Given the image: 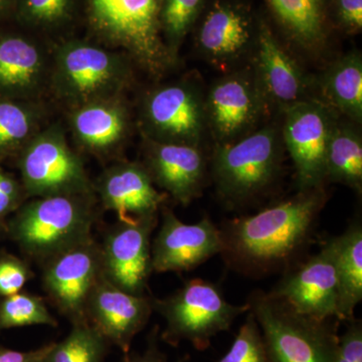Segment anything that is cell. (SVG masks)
<instances>
[{
    "instance_id": "52a82bcc",
    "label": "cell",
    "mask_w": 362,
    "mask_h": 362,
    "mask_svg": "<svg viewBox=\"0 0 362 362\" xmlns=\"http://www.w3.org/2000/svg\"><path fill=\"white\" fill-rule=\"evenodd\" d=\"M153 309L166 321L161 334L164 342L176 347L188 341L204 351L216 335L230 329L238 317L247 313L250 306L228 303L218 285L197 278L171 296L153 300Z\"/></svg>"
},
{
    "instance_id": "ab89813d",
    "label": "cell",
    "mask_w": 362,
    "mask_h": 362,
    "mask_svg": "<svg viewBox=\"0 0 362 362\" xmlns=\"http://www.w3.org/2000/svg\"><path fill=\"white\" fill-rule=\"evenodd\" d=\"M188 361V356H183L182 358H180V361L176 362H185Z\"/></svg>"
},
{
    "instance_id": "2e32d148",
    "label": "cell",
    "mask_w": 362,
    "mask_h": 362,
    "mask_svg": "<svg viewBox=\"0 0 362 362\" xmlns=\"http://www.w3.org/2000/svg\"><path fill=\"white\" fill-rule=\"evenodd\" d=\"M153 310V300L149 297L124 291L101 276L90 293L86 316L88 322L126 356Z\"/></svg>"
},
{
    "instance_id": "1f68e13d",
    "label": "cell",
    "mask_w": 362,
    "mask_h": 362,
    "mask_svg": "<svg viewBox=\"0 0 362 362\" xmlns=\"http://www.w3.org/2000/svg\"><path fill=\"white\" fill-rule=\"evenodd\" d=\"M247 314L230 350L218 362H268L259 324L252 312Z\"/></svg>"
},
{
    "instance_id": "ac0fdd59",
    "label": "cell",
    "mask_w": 362,
    "mask_h": 362,
    "mask_svg": "<svg viewBox=\"0 0 362 362\" xmlns=\"http://www.w3.org/2000/svg\"><path fill=\"white\" fill-rule=\"evenodd\" d=\"M52 51L18 33H0V98L40 101L49 88Z\"/></svg>"
},
{
    "instance_id": "d4e9b609",
    "label": "cell",
    "mask_w": 362,
    "mask_h": 362,
    "mask_svg": "<svg viewBox=\"0 0 362 362\" xmlns=\"http://www.w3.org/2000/svg\"><path fill=\"white\" fill-rule=\"evenodd\" d=\"M337 239L338 319H354V309L362 300V228L352 223Z\"/></svg>"
},
{
    "instance_id": "74e56055",
    "label": "cell",
    "mask_w": 362,
    "mask_h": 362,
    "mask_svg": "<svg viewBox=\"0 0 362 362\" xmlns=\"http://www.w3.org/2000/svg\"><path fill=\"white\" fill-rule=\"evenodd\" d=\"M159 327L152 330L147 349L142 354H132L124 357L123 362H166V356L158 347Z\"/></svg>"
},
{
    "instance_id": "836d02e7",
    "label": "cell",
    "mask_w": 362,
    "mask_h": 362,
    "mask_svg": "<svg viewBox=\"0 0 362 362\" xmlns=\"http://www.w3.org/2000/svg\"><path fill=\"white\" fill-rule=\"evenodd\" d=\"M332 362H362V325L351 319L342 337L338 338Z\"/></svg>"
},
{
    "instance_id": "9a60e30c",
    "label": "cell",
    "mask_w": 362,
    "mask_h": 362,
    "mask_svg": "<svg viewBox=\"0 0 362 362\" xmlns=\"http://www.w3.org/2000/svg\"><path fill=\"white\" fill-rule=\"evenodd\" d=\"M266 104L254 74H232L209 90L204 102L206 122L218 144L235 141L258 122Z\"/></svg>"
},
{
    "instance_id": "d6986e66",
    "label": "cell",
    "mask_w": 362,
    "mask_h": 362,
    "mask_svg": "<svg viewBox=\"0 0 362 362\" xmlns=\"http://www.w3.org/2000/svg\"><path fill=\"white\" fill-rule=\"evenodd\" d=\"M142 164L154 185L178 204L188 206L202 194L206 160L199 146L145 139Z\"/></svg>"
},
{
    "instance_id": "7c38bea8",
    "label": "cell",
    "mask_w": 362,
    "mask_h": 362,
    "mask_svg": "<svg viewBox=\"0 0 362 362\" xmlns=\"http://www.w3.org/2000/svg\"><path fill=\"white\" fill-rule=\"evenodd\" d=\"M270 293L304 315L339 320L335 237L315 256L286 274Z\"/></svg>"
},
{
    "instance_id": "6da1fadb",
    "label": "cell",
    "mask_w": 362,
    "mask_h": 362,
    "mask_svg": "<svg viewBox=\"0 0 362 362\" xmlns=\"http://www.w3.org/2000/svg\"><path fill=\"white\" fill-rule=\"evenodd\" d=\"M326 202L322 187L299 194L252 216L235 218L220 228L228 265L246 275L285 269L310 240Z\"/></svg>"
},
{
    "instance_id": "44dd1931",
    "label": "cell",
    "mask_w": 362,
    "mask_h": 362,
    "mask_svg": "<svg viewBox=\"0 0 362 362\" xmlns=\"http://www.w3.org/2000/svg\"><path fill=\"white\" fill-rule=\"evenodd\" d=\"M254 75L267 103L284 109L307 99V81L295 59L283 49L267 25L256 39Z\"/></svg>"
},
{
    "instance_id": "30bf717a",
    "label": "cell",
    "mask_w": 362,
    "mask_h": 362,
    "mask_svg": "<svg viewBox=\"0 0 362 362\" xmlns=\"http://www.w3.org/2000/svg\"><path fill=\"white\" fill-rule=\"evenodd\" d=\"M282 137L294 164L300 190L322 187L325 159L337 120L322 102L305 99L283 110Z\"/></svg>"
},
{
    "instance_id": "e575fe53",
    "label": "cell",
    "mask_w": 362,
    "mask_h": 362,
    "mask_svg": "<svg viewBox=\"0 0 362 362\" xmlns=\"http://www.w3.org/2000/svg\"><path fill=\"white\" fill-rule=\"evenodd\" d=\"M26 197L21 182L0 169V225L6 216L23 206Z\"/></svg>"
},
{
    "instance_id": "4fadbf2b",
    "label": "cell",
    "mask_w": 362,
    "mask_h": 362,
    "mask_svg": "<svg viewBox=\"0 0 362 362\" xmlns=\"http://www.w3.org/2000/svg\"><path fill=\"white\" fill-rule=\"evenodd\" d=\"M157 223L158 216L112 228L100 246L102 277L124 291L144 295L153 272L151 235Z\"/></svg>"
},
{
    "instance_id": "7402d4cb",
    "label": "cell",
    "mask_w": 362,
    "mask_h": 362,
    "mask_svg": "<svg viewBox=\"0 0 362 362\" xmlns=\"http://www.w3.org/2000/svg\"><path fill=\"white\" fill-rule=\"evenodd\" d=\"M197 40V47L209 61L216 65H230L251 47V18L239 6L216 4L202 21Z\"/></svg>"
},
{
    "instance_id": "8fae6325",
    "label": "cell",
    "mask_w": 362,
    "mask_h": 362,
    "mask_svg": "<svg viewBox=\"0 0 362 362\" xmlns=\"http://www.w3.org/2000/svg\"><path fill=\"white\" fill-rule=\"evenodd\" d=\"M44 266V287L57 309L73 325L88 322V301L102 276L99 245L90 240L59 252Z\"/></svg>"
},
{
    "instance_id": "ba28073f",
    "label": "cell",
    "mask_w": 362,
    "mask_h": 362,
    "mask_svg": "<svg viewBox=\"0 0 362 362\" xmlns=\"http://www.w3.org/2000/svg\"><path fill=\"white\" fill-rule=\"evenodd\" d=\"M21 185L28 197L95 194L84 162L59 123L42 128L18 154Z\"/></svg>"
},
{
    "instance_id": "603a6c76",
    "label": "cell",
    "mask_w": 362,
    "mask_h": 362,
    "mask_svg": "<svg viewBox=\"0 0 362 362\" xmlns=\"http://www.w3.org/2000/svg\"><path fill=\"white\" fill-rule=\"evenodd\" d=\"M324 105L330 110L361 122L362 59L358 52H350L337 59L321 78Z\"/></svg>"
},
{
    "instance_id": "5bb4252c",
    "label": "cell",
    "mask_w": 362,
    "mask_h": 362,
    "mask_svg": "<svg viewBox=\"0 0 362 362\" xmlns=\"http://www.w3.org/2000/svg\"><path fill=\"white\" fill-rule=\"evenodd\" d=\"M223 250L220 228L204 216L185 223L173 211L162 207V223L151 245L152 270L156 273L189 271Z\"/></svg>"
},
{
    "instance_id": "83f0119b",
    "label": "cell",
    "mask_w": 362,
    "mask_h": 362,
    "mask_svg": "<svg viewBox=\"0 0 362 362\" xmlns=\"http://www.w3.org/2000/svg\"><path fill=\"white\" fill-rule=\"evenodd\" d=\"M110 346L89 322L75 324L65 339L54 342L45 362H104Z\"/></svg>"
},
{
    "instance_id": "d6a6232c",
    "label": "cell",
    "mask_w": 362,
    "mask_h": 362,
    "mask_svg": "<svg viewBox=\"0 0 362 362\" xmlns=\"http://www.w3.org/2000/svg\"><path fill=\"white\" fill-rule=\"evenodd\" d=\"M32 276L33 272L25 261L13 255H2L0 257V296L20 293Z\"/></svg>"
},
{
    "instance_id": "f1b7e54d",
    "label": "cell",
    "mask_w": 362,
    "mask_h": 362,
    "mask_svg": "<svg viewBox=\"0 0 362 362\" xmlns=\"http://www.w3.org/2000/svg\"><path fill=\"white\" fill-rule=\"evenodd\" d=\"M204 0H160L159 23L162 39L173 58L177 59L183 40L194 28Z\"/></svg>"
},
{
    "instance_id": "3957f363",
    "label": "cell",
    "mask_w": 362,
    "mask_h": 362,
    "mask_svg": "<svg viewBox=\"0 0 362 362\" xmlns=\"http://www.w3.org/2000/svg\"><path fill=\"white\" fill-rule=\"evenodd\" d=\"M159 6L160 0H87L88 23L98 44L159 78L177 63L162 39Z\"/></svg>"
},
{
    "instance_id": "277c9868",
    "label": "cell",
    "mask_w": 362,
    "mask_h": 362,
    "mask_svg": "<svg viewBox=\"0 0 362 362\" xmlns=\"http://www.w3.org/2000/svg\"><path fill=\"white\" fill-rule=\"evenodd\" d=\"M95 202V194L33 197L16 211L9 233L28 257L45 263L93 240Z\"/></svg>"
},
{
    "instance_id": "8992f818",
    "label": "cell",
    "mask_w": 362,
    "mask_h": 362,
    "mask_svg": "<svg viewBox=\"0 0 362 362\" xmlns=\"http://www.w3.org/2000/svg\"><path fill=\"white\" fill-rule=\"evenodd\" d=\"M282 144L273 126L218 144L211 159V175L223 201L238 206L268 189L280 173Z\"/></svg>"
},
{
    "instance_id": "e0dca14e",
    "label": "cell",
    "mask_w": 362,
    "mask_h": 362,
    "mask_svg": "<svg viewBox=\"0 0 362 362\" xmlns=\"http://www.w3.org/2000/svg\"><path fill=\"white\" fill-rule=\"evenodd\" d=\"M94 190L104 209L116 214L122 223L158 216L168 199L165 192L157 190L148 171L138 162H119L107 168Z\"/></svg>"
},
{
    "instance_id": "4dcf8cb0",
    "label": "cell",
    "mask_w": 362,
    "mask_h": 362,
    "mask_svg": "<svg viewBox=\"0 0 362 362\" xmlns=\"http://www.w3.org/2000/svg\"><path fill=\"white\" fill-rule=\"evenodd\" d=\"M32 325L58 326L42 298L20 292L0 301V331Z\"/></svg>"
},
{
    "instance_id": "cb8c5ba5",
    "label": "cell",
    "mask_w": 362,
    "mask_h": 362,
    "mask_svg": "<svg viewBox=\"0 0 362 362\" xmlns=\"http://www.w3.org/2000/svg\"><path fill=\"white\" fill-rule=\"evenodd\" d=\"M272 13L293 42L309 52L326 40L325 0H267Z\"/></svg>"
},
{
    "instance_id": "f546056e",
    "label": "cell",
    "mask_w": 362,
    "mask_h": 362,
    "mask_svg": "<svg viewBox=\"0 0 362 362\" xmlns=\"http://www.w3.org/2000/svg\"><path fill=\"white\" fill-rule=\"evenodd\" d=\"M77 0H16L14 16L25 28L52 30L68 25Z\"/></svg>"
},
{
    "instance_id": "9c48e42d",
    "label": "cell",
    "mask_w": 362,
    "mask_h": 362,
    "mask_svg": "<svg viewBox=\"0 0 362 362\" xmlns=\"http://www.w3.org/2000/svg\"><path fill=\"white\" fill-rule=\"evenodd\" d=\"M206 123L204 99L188 83L157 86L143 98L140 124L145 139L199 146Z\"/></svg>"
},
{
    "instance_id": "ffe728a7",
    "label": "cell",
    "mask_w": 362,
    "mask_h": 362,
    "mask_svg": "<svg viewBox=\"0 0 362 362\" xmlns=\"http://www.w3.org/2000/svg\"><path fill=\"white\" fill-rule=\"evenodd\" d=\"M68 121L78 146L98 157L110 156L121 148L131 131L130 111L123 96L71 109Z\"/></svg>"
},
{
    "instance_id": "5b68a950",
    "label": "cell",
    "mask_w": 362,
    "mask_h": 362,
    "mask_svg": "<svg viewBox=\"0 0 362 362\" xmlns=\"http://www.w3.org/2000/svg\"><path fill=\"white\" fill-rule=\"evenodd\" d=\"M247 304L259 324L268 362H332L339 320L304 315L271 293L252 292Z\"/></svg>"
},
{
    "instance_id": "f35d334b",
    "label": "cell",
    "mask_w": 362,
    "mask_h": 362,
    "mask_svg": "<svg viewBox=\"0 0 362 362\" xmlns=\"http://www.w3.org/2000/svg\"><path fill=\"white\" fill-rule=\"evenodd\" d=\"M16 0H0V20L7 14L13 13Z\"/></svg>"
},
{
    "instance_id": "4316f807",
    "label": "cell",
    "mask_w": 362,
    "mask_h": 362,
    "mask_svg": "<svg viewBox=\"0 0 362 362\" xmlns=\"http://www.w3.org/2000/svg\"><path fill=\"white\" fill-rule=\"evenodd\" d=\"M342 183L361 192L362 140L350 124L335 123L325 159V180Z\"/></svg>"
},
{
    "instance_id": "d590c367",
    "label": "cell",
    "mask_w": 362,
    "mask_h": 362,
    "mask_svg": "<svg viewBox=\"0 0 362 362\" xmlns=\"http://www.w3.org/2000/svg\"><path fill=\"white\" fill-rule=\"evenodd\" d=\"M335 13L347 33H359L362 28V0H335Z\"/></svg>"
},
{
    "instance_id": "7a4b0ae2",
    "label": "cell",
    "mask_w": 362,
    "mask_h": 362,
    "mask_svg": "<svg viewBox=\"0 0 362 362\" xmlns=\"http://www.w3.org/2000/svg\"><path fill=\"white\" fill-rule=\"evenodd\" d=\"M133 62L98 42L69 40L52 49L47 90L66 107L123 96L133 78Z\"/></svg>"
},
{
    "instance_id": "8d00e7d4",
    "label": "cell",
    "mask_w": 362,
    "mask_h": 362,
    "mask_svg": "<svg viewBox=\"0 0 362 362\" xmlns=\"http://www.w3.org/2000/svg\"><path fill=\"white\" fill-rule=\"evenodd\" d=\"M54 342L47 343L30 351H18L0 346V362H45Z\"/></svg>"
},
{
    "instance_id": "484cf974",
    "label": "cell",
    "mask_w": 362,
    "mask_h": 362,
    "mask_svg": "<svg viewBox=\"0 0 362 362\" xmlns=\"http://www.w3.org/2000/svg\"><path fill=\"white\" fill-rule=\"evenodd\" d=\"M44 118L40 101L0 98V160L18 156L44 128Z\"/></svg>"
}]
</instances>
